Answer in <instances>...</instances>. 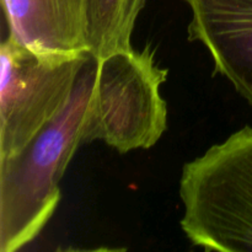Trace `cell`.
<instances>
[{"label": "cell", "mask_w": 252, "mask_h": 252, "mask_svg": "<svg viewBox=\"0 0 252 252\" xmlns=\"http://www.w3.org/2000/svg\"><path fill=\"white\" fill-rule=\"evenodd\" d=\"M167 73L149 46L97 59L85 143L101 140L120 154L154 147L167 128V105L160 94Z\"/></svg>", "instance_id": "obj_3"}, {"label": "cell", "mask_w": 252, "mask_h": 252, "mask_svg": "<svg viewBox=\"0 0 252 252\" xmlns=\"http://www.w3.org/2000/svg\"><path fill=\"white\" fill-rule=\"evenodd\" d=\"M96 70L97 58L90 54L63 112L19 155L0 159V252L29 245L58 208L62 177L76 150L86 144Z\"/></svg>", "instance_id": "obj_1"}, {"label": "cell", "mask_w": 252, "mask_h": 252, "mask_svg": "<svg viewBox=\"0 0 252 252\" xmlns=\"http://www.w3.org/2000/svg\"><path fill=\"white\" fill-rule=\"evenodd\" d=\"M189 42L211 54L214 71L252 106V0H184Z\"/></svg>", "instance_id": "obj_5"}, {"label": "cell", "mask_w": 252, "mask_h": 252, "mask_svg": "<svg viewBox=\"0 0 252 252\" xmlns=\"http://www.w3.org/2000/svg\"><path fill=\"white\" fill-rule=\"evenodd\" d=\"M9 34L48 57L89 53L88 0H1Z\"/></svg>", "instance_id": "obj_6"}, {"label": "cell", "mask_w": 252, "mask_h": 252, "mask_svg": "<svg viewBox=\"0 0 252 252\" xmlns=\"http://www.w3.org/2000/svg\"><path fill=\"white\" fill-rule=\"evenodd\" d=\"M147 0H88L89 53L101 59L132 48L130 37Z\"/></svg>", "instance_id": "obj_7"}, {"label": "cell", "mask_w": 252, "mask_h": 252, "mask_svg": "<svg viewBox=\"0 0 252 252\" xmlns=\"http://www.w3.org/2000/svg\"><path fill=\"white\" fill-rule=\"evenodd\" d=\"M182 231L207 251L252 252V128L186 162L179 189Z\"/></svg>", "instance_id": "obj_2"}, {"label": "cell", "mask_w": 252, "mask_h": 252, "mask_svg": "<svg viewBox=\"0 0 252 252\" xmlns=\"http://www.w3.org/2000/svg\"><path fill=\"white\" fill-rule=\"evenodd\" d=\"M90 53L48 57L7 34L0 44V159L19 155L68 106Z\"/></svg>", "instance_id": "obj_4"}]
</instances>
